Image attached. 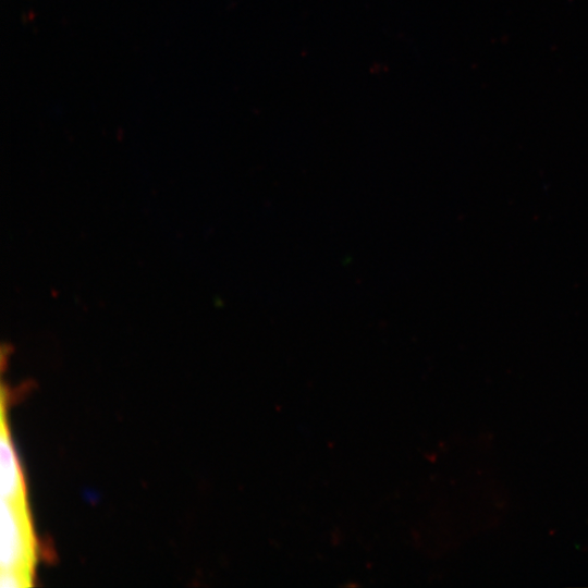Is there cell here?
<instances>
[{
	"instance_id": "cell-1",
	"label": "cell",
	"mask_w": 588,
	"mask_h": 588,
	"mask_svg": "<svg viewBox=\"0 0 588 588\" xmlns=\"http://www.w3.org/2000/svg\"><path fill=\"white\" fill-rule=\"evenodd\" d=\"M0 544L1 572L20 574L30 583L36 543L27 503L1 499Z\"/></svg>"
},
{
	"instance_id": "cell-2",
	"label": "cell",
	"mask_w": 588,
	"mask_h": 588,
	"mask_svg": "<svg viewBox=\"0 0 588 588\" xmlns=\"http://www.w3.org/2000/svg\"><path fill=\"white\" fill-rule=\"evenodd\" d=\"M1 425V499L27 503L25 482L8 431L3 409Z\"/></svg>"
}]
</instances>
